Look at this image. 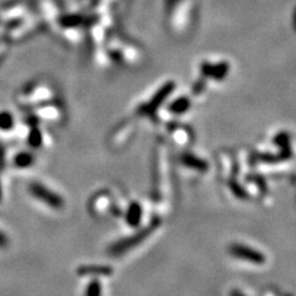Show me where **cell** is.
I'll return each mask as SVG.
<instances>
[{"mask_svg": "<svg viewBox=\"0 0 296 296\" xmlns=\"http://www.w3.org/2000/svg\"><path fill=\"white\" fill-rule=\"evenodd\" d=\"M158 226H159V221H153L151 225H148L147 227L140 229V231L136 232L135 234H132V236L127 237V239H124L121 241H117V242L111 246V248H110V253L119 256V254H123L127 251L132 250V248L136 247L137 245L142 243L143 241L147 239L149 234L153 233V231L158 227Z\"/></svg>", "mask_w": 296, "mask_h": 296, "instance_id": "1", "label": "cell"}, {"mask_svg": "<svg viewBox=\"0 0 296 296\" xmlns=\"http://www.w3.org/2000/svg\"><path fill=\"white\" fill-rule=\"evenodd\" d=\"M30 192L36 199L45 203L46 205L51 206L52 209H62L63 207V199L52 190L47 189L45 185L40 184V183H32L30 185Z\"/></svg>", "mask_w": 296, "mask_h": 296, "instance_id": "2", "label": "cell"}, {"mask_svg": "<svg viewBox=\"0 0 296 296\" xmlns=\"http://www.w3.org/2000/svg\"><path fill=\"white\" fill-rule=\"evenodd\" d=\"M229 252L236 258L242 259V261L253 263V264H263L265 263L264 254L259 251L253 250V248L247 247L243 245H232L229 247Z\"/></svg>", "mask_w": 296, "mask_h": 296, "instance_id": "3", "label": "cell"}, {"mask_svg": "<svg viewBox=\"0 0 296 296\" xmlns=\"http://www.w3.org/2000/svg\"><path fill=\"white\" fill-rule=\"evenodd\" d=\"M77 273L82 276H88V275H103V276H109L114 273L111 267H107V265H83V267L78 268Z\"/></svg>", "mask_w": 296, "mask_h": 296, "instance_id": "4", "label": "cell"}, {"mask_svg": "<svg viewBox=\"0 0 296 296\" xmlns=\"http://www.w3.org/2000/svg\"><path fill=\"white\" fill-rule=\"evenodd\" d=\"M142 206L138 203H132L129 206V209H127L125 216L126 223L131 226V227H137V226H140L141 220H142Z\"/></svg>", "mask_w": 296, "mask_h": 296, "instance_id": "5", "label": "cell"}, {"mask_svg": "<svg viewBox=\"0 0 296 296\" xmlns=\"http://www.w3.org/2000/svg\"><path fill=\"white\" fill-rule=\"evenodd\" d=\"M182 162L183 164L187 165V167L192 168V169L199 170V171H205L207 170V163L204 159L199 158V157L194 156V154L185 153L182 156Z\"/></svg>", "mask_w": 296, "mask_h": 296, "instance_id": "6", "label": "cell"}, {"mask_svg": "<svg viewBox=\"0 0 296 296\" xmlns=\"http://www.w3.org/2000/svg\"><path fill=\"white\" fill-rule=\"evenodd\" d=\"M170 90H171V87L163 88V89L160 90L159 93L157 94L156 96H154V98H153V100H152V103L148 105V106H147V109H146V112H152V111H154V110H156L157 107H158L159 105L163 103V100H164V98H165V96H167L168 94L170 93Z\"/></svg>", "mask_w": 296, "mask_h": 296, "instance_id": "7", "label": "cell"}, {"mask_svg": "<svg viewBox=\"0 0 296 296\" xmlns=\"http://www.w3.org/2000/svg\"><path fill=\"white\" fill-rule=\"evenodd\" d=\"M14 163L18 168H27L34 163V156L29 152H21V153L16 154Z\"/></svg>", "mask_w": 296, "mask_h": 296, "instance_id": "8", "label": "cell"}, {"mask_svg": "<svg viewBox=\"0 0 296 296\" xmlns=\"http://www.w3.org/2000/svg\"><path fill=\"white\" fill-rule=\"evenodd\" d=\"M27 142H29V145L31 146L32 148H38L42 145V134H41V131L37 127H34V129L30 131Z\"/></svg>", "mask_w": 296, "mask_h": 296, "instance_id": "9", "label": "cell"}, {"mask_svg": "<svg viewBox=\"0 0 296 296\" xmlns=\"http://www.w3.org/2000/svg\"><path fill=\"white\" fill-rule=\"evenodd\" d=\"M189 109V101L185 98L179 99V100L174 101L173 104L170 105V111L174 112V114H183L187 110Z\"/></svg>", "mask_w": 296, "mask_h": 296, "instance_id": "10", "label": "cell"}, {"mask_svg": "<svg viewBox=\"0 0 296 296\" xmlns=\"http://www.w3.org/2000/svg\"><path fill=\"white\" fill-rule=\"evenodd\" d=\"M85 296H101V284L100 281L93 280L88 284L85 289Z\"/></svg>", "mask_w": 296, "mask_h": 296, "instance_id": "11", "label": "cell"}, {"mask_svg": "<svg viewBox=\"0 0 296 296\" xmlns=\"http://www.w3.org/2000/svg\"><path fill=\"white\" fill-rule=\"evenodd\" d=\"M14 125V120L13 116L8 112H2L0 114V129L2 130H10Z\"/></svg>", "mask_w": 296, "mask_h": 296, "instance_id": "12", "label": "cell"}, {"mask_svg": "<svg viewBox=\"0 0 296 296\" xmlns=\"http://www.w3.org/2000/svg\"><path fill=\"white\" fill-rule=\"evenodd\" d=\"M275 143H278L283 149L284 153H286L287 156L290 154L289 151V135L286 134H280L278 137H275Z\"/></svg>", "mask_w": 296, "mask_h": 296, "instance_id": "13", "label": "cell"}, {"mask_svg": "<svg viewBox=\"0 0 296 296\" xmlns=\"http://www.w3.org/2000/svg\"><path fill=\"white\" fill-rule=\"evenodd\" d=\"M229 187H231V190H232V192H233V194L237 196V198L246 199V196H247V194H246L245 189H243V188L241 187L240 184H237V183H234V182H231V184H229Z\"/></svg>", "mask_w": 296, "mask_h": 296, "instance_id": "14", "label": "cell"}, {"mask_svg": "<svg viewBox=\"0 0 296 296\" xmlns=\"http://www.w3.org/2000/svg\"><path fill=\"white\" fill-rule=\"evenodd\" d=\"M7 245H8L7 237H5L4 233H2V232H0V248H4Z\"/></svg>", "mask_w": 296, "mask_h": 296, "instance_id": "15", "label": "cell"}, {"mask_svg": "<svg viewBox=\"0 0 296 296\" xmlns=\"http://www.w3.org/2000/svg\"><path fill=\"white\" fill-rule=\"evenodd\" d=\"M231 296H245V295H243L242 292H240V291H237V290H234V291H232Z\"/></svg>", "mask_w": 296, "mask_h": 296, "instance_id": "16", "label": "cell"}, {"mask_svg": "<svg viewBox=\"0 0 296 296\" xmlns=\"http://www.w3.org/2000/svg\"><path fill=\"white\" fill-rule=\"evenodd\" d=\"M0 200H2V189H0Z\"/></svg>", "mask_w": 296, "mask_h": 296, "instance_id": "17", "label": "cell"}]
</instances>
